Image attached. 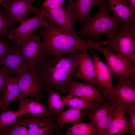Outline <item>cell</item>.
I'll use <instances>...</instances> for the list:
<instances>
[{
	"label": "cell",
	"instance_id": "obj_25",
	"mask_svg": "<svg viewBox=\"0 0 135 135\" xmlns=\"http://www.w3.org/2000/svg\"><path fill=\"white\" fill-rule=\"evenodd\" d=\"M63 135H98L95 124L91 122H82L70 127L66 126V131Z\"/></svg>",
	"mask_w": 135,
	"mask_h": 135
},
{
	"label": "cell",
	"instance_id": "obj_1",
	"mask_svg": "<svg viewBox=\"0 0 135 135\" xmlns=\"http://www.w3.org/2000/svg\"><path fill=\"white\" fill-rule=\"evenodd\" d=\"M46 19L47 24L42 26L38 32L42 40L41 45L44 56H52L60 58L70 53L87 51L88 49L100 52L103 41L82 40L76 33L67 32Z\"/></svg>",
	"mask_w": 135,
	"mask_h": 135
},
{
	"label": "cell",
	"instance_id": "obj_5",
	"mask_svg": "<svg viewBox=\"0 0 135 135\" xmlns=\"http://www.w3.org/2000/svg\"><path fill=\"white\" fill-rule=\"evenodd\" d=\"M103 46L128 60L134 66L135 62V24L124 26L111 37L103 41Z\"/></svg>",
	"mask_w": 135,
	"mask_h": 135
},
{
	"label": "cell",
	"instance_id": "obj_17",
	"mask_svg": "<svg viewBox=\"0 0 135 135\" xmlns=\"http://www.w3.org/2000/svg\"><path fill=\"white\" fill-rule=\"evenodd\" d=\"M103 0H75L66 8L72 14L74 21L78 22L82 26L90 16V10L95 6L100 7Z\"/></svg>",
	"mask_w": 135,
	"mask_h": 135
},
{
	"label": "cell",
	"instance_id": "obj_6",
	"mask_svg": "<svg viewBox=\"0 0 135 135\" xmlns=\"http://www.w3.org/2000/svg\"><path fill=\"white\" fill-rule=\"evenodd\" d=\"M41 40L38 32L33 33L21 41L16 42L14 46L24 58L28 70L31 69L44 57Z\"/></svg>",
	"mask_w": 135,
	"mask_h": 135
},
{
	"label": "cell",
	"instance_id": "obj_13",
	"mask_svg": "<svg viewBox=\"0 0 135 135\" xmlns=\"http://www.w3.org/2000/svg\"><path fill=\"white\" fill-rule=\"evenodd\" d=\"M66 96H76L84 100L93 101L96 100L100 104L103 100L99 89L88 84L72 80L68 86Z\"/></svg>",
	"mask_w": 135,
	"mask_h": 135
},
{
	"label": "cell",
	"instance_id": "obj_36",
	"mask_svg": "<svg viewBox=\"0 0 135 135\" xmlns=\"http://www.w3.org/2000/svg\"><path fill=\"white\" fill-rule=\"evenodd\" d=\"M2 104V100L0 98V108H1Z\"/></svg>",
	"mask_w": 135,
	"mask_h": 135
},
{
	"label": "cell",
	"instance_id": "obj_32",
	"mask_svg": "<svg viewBox=\"0 0 135 135\" xmlns=\"http://www.w3.org/2000/svg\"><path fill=\"white\" fill-rule=\"evenodd\" d=\"M68 0H44L42 6L45 9H52L59 8L63 2Z\"/></svg>",
	"mask_w": 135,
	"mask_h": 135
},
{
	"label": "cell",
	"instance_id": "obj_21",
	"mask_svg": "<svg viewBox=\"0 0 135 135\" xmlns=\"http://www.w3.org/2000/svg\"><path fill=\"white\" fill-rule=\"evenodd\" d=\"M1 99V112L6 110V108L11 102L18 97L19 93L18 80L16 76H10L7 80L4 86Z\"/></svg>",
	"mask_w": 135,
	"mask_h": 135
},
{
	"label": "cell",
	"instance_id": "obj_10",
	"mask_svg": "<svg viewBox=\"0 0 135 135\" xmlns=\"http://www.w3.org/2000/svg\"><path fill=\"white\" fill-rule=\"evenodd\" d=\"M37 0H8L1 4L8 14L14 25L20 23L30 14H36L42 8H35L33 2Z\"/></svg>",
	"mask_w": 135,
	"mask_h": 135
},
{
	"label": "cell",
	"instance_id": "obj_9",
	"mask_svg": "<svg viewBox=\"0 0 135 135\" xmlns=\"http://www.w3.org/2000/svg\"><path fill=\"white\" fill-rule=\"evenodd\" d=\"M104 56L106 66L112 78H130L135 82L134 66L126 58L114 53L105 47H102L100 52Z\"/></svg>",
	"mask_w": 135,
	"mask_h": 135
},
{
	"label": "cell",
	"instance_id": "obj_11",
	"mask_svg": "<svg viewBox=\"0 0 135 135\" xmlns=\"http://www.w3.org/2000/svg\"><path fill=\"white\" fill-rule=\"evenodd\" d=\"M45 10L42 8L40 11L33 17L26 18L20 23L16 28L14 29L8 35L7 39L15 40L19 42L33 33L35 30L46 25L48 21L45 19Z\"/></svg>",
	"mask_w": 135,
	"mask_h": 135
},
{
	"label": "cell",
	"instance_id": "obj_14",
	"mask_svg": "<svg viewBox=\"0 0 135 135\" xmlns=\"http://www.w3.org/2000/svg\"><path fill=\"white\" fill-rule=\"evenodd\" d=\"M45 10L46 18L65 31L76 33L74 26L75 22L72 14L63 5L57 8Z\"/></svg>",
	"mask_w": 135,
	"mask_h": 135
},
{
	"label": "cell",
	"instance_id": "obj_23",
	"mask_svg": "<svg viewBox=\"0 0 135 135\" xmlns=\"http://www.w3.org/2000/svg\"><path fill=\"white\" fill-rule=\"evenodd\" d=\"M48 92V109L52 116L57 117L64 111L65 106L64 96L60 94L58 92L54 90H49Z\"/></svg>",
	"mask_w": 135,
	"mask_h": 135
},
{
	"label": "cell",
	"instance_id": "obj_30",
	"mask_svg": "<svg viewBox=\"0 0 135 135\" xmlns=\"http://www.w3.org/2000/svg\"><path fill=\"white\" fill-rule=\"evenodd\" d=\"M129 115L128 121V133L131 135H135V104L126 112Z\"/></svg>",
	"mask_w": 135,
	"mask_h": 135
},
{
	"label": "cell",
	"instance_id": "obj_29",
	"mask_svg": "<svg viewBox=\"0 0 135 135\" xmlns=\"http://www.w3.org/2000/svg\"><path fill=\"white\" fill-rule=\"evenodd\" d=\"M14 49V47L12 46L6 39L0 37V62Z\"/></svg>",
	"mask_w": 135,
	"mask_h": 135
},
{
	"label": "cell",
	"instance_id": "obj_15",
	"mask_svg": "<svg viewBox=\"0 0 135 135\" xmlns=\"http://www.w3.org/2000/svg\"><path fill=\"white\" fill-rule=\"evenodd\" d=\"M107 8L112 17L126 26L135 22V10L125 0H108Z\"/></svg>",
	"mask_w": 135,
	"mask_h": 135
},
{
	"label": "cell",
	"instance_id": "obj_3",
	"mask_svg": "<svg viewBox=\"0 0 135 135\" xmlns=\"http://www.w3.org/2000/svg\"><path fill=\"white\" fill-rule=\"evenodd\" d=\"M56 117L50 114L22 115L12 124L5 126L0 135H62Z\"/></svg>",
	"mask_w": 135,
	"mask_h": 135
},
{
	"label": "cell",
	"instance_id": "obj_12",
	"mask_svg": "<svg viewBox=\"0 0 135 135\" xmlns=\"http://www.w3.org/2000/svg\"><path fill=\"white\" fill-rule=\"evenodd\" d=\"M76 70L74 78H78L86 82L91 86L98 88L100 91L104 90V87L98 82L93 61L86 51L78 54Z\"/></svg>",
	"mask_w": 135,
	"mask_h": 135
},
{
	"label": "cell",
	"instance_id": "obj_7",
	"mask_svg": "<svg viewBox=\"0 0 135 135\" xmlns=\"http://www.w3.org/2000/svg\"><path fill=\"white\" fill-rule=\"evenodd\" d=\"M116 84L114 86V91L110 96L104 94L112 104L116 106H123L126 112L135 104V85L130 78H118Z\"/></svg>",
	"mask_w": 135,
	"mask_h": 135
},
{
	"label": "cell",
	"instance_id": "obj_27",
	"mask_svg": "<svg viewBox=\"0 0 135 135\" xmlns=\"http://www.w3.org/2000/svg\"><path fill=\"white\" fill-rule=\"evenodd\" d=\"M26 114L22 108L16 110H9L0 113V131L3 128L13 123L18 118Z\"/></svg>",
	"mask_w": 135,
	"mask_h": 135
},
{
	"label": "cell",
	"instance_id": "obj_26",
	"mask_svg": "<svg viewBox=\"0 0 135 135\" xmlns=\"http://www.w3.org/2000/svg\"><path fill=\"white\" fill-rule=\"evenodd\" d=\"M64 102L65 106H69L80 110L85 109L89 110H94L98 107L100 103L98 101L87 100L76 96L68 97L64 96Z\"/></svg>",
	"mask_w": 135,
	"mask_h": 135
},
{
	"label": "cell",
	"instance_id": "obj_35",
	"mask_svg": "<svg viewBox=\"0 0 135 135\" xmlns=\"http://www.w3.org/2000/svg\"><path fill=\"white\" fill-rule=\"evenodd\" d=\"M68 5H70L71 4V3L72 1V0H68Z\"/></svg>",
	"mask_w": 135,
	"mask_h": 135
},
{
	"label": "cell",
	"instance_id": "obj_19",
	"mask_svg": "<svg viewBox=\"0 0 135 135\" xmlns=\"http://www.w3.org/2000/svg\"><path fill=\"white\" fill-rule=\"evenodd\" d=\"M102 96L103 99V102L96 109L92 110H81L84 116L88 118L90 122L94 124L114 114L116 108V106L111 104L103 94H102Z\"/></svg>",
	"mask_w": 135,
	"mask_h": 135
},
{
	"label": "cell",
	"instance_id": "obj_4",
	"mask_svg": "<svg viewBox=\"0 0 135 135\" xmlns=\"http://www.w3.org/2000/svg\"><path fill=\"white\" fill-rule=\"evenodd\" d=\"M107 6V1L103 0L97 14L92 16H89L81 28L76 30L80 38H91L100 42L102 36L106 34L107 38H110L124 26L121 22L110 16Z\"/></svg>",
	"mask_w": 135,
	"mask_h": 135
},
{
	"label": "cell",
	"instance_id": "obj_24",
	"mask_svg": "<svg viewBox=\"0 0 135 135\" xmlns=\"http://www.w3.org/2000/svg\"><path fill=\"white\" fill-rule=\"evenodd\" d=\"M19 102V108L24 109L26 114L35 115L51 114L48 109L37 98H24Z\"/></svg>",
	"mask_w": 135,
	"mask_h": 135
},
{
	"label": "cell",
	"instance_id": "obj_31",
	"mask_svg": "<svg viewBox=\"0 0 135 135\" xmlns=\"http://www.w3.org/2000/svg\"><path fill=\"white\" fill-rule=\"evenodd\" d=\"M11 74L5 68L0 67V98L2 99L5 84Z\"/></svg>",
	"mask_w": 135,
	"mask_h": 135
},
{
	"label": "cell",
	"instance_id": "obj_2",
	"mask_svg": "<svg viewBox=\"0 0 135 135\" xmlns=\"http://www.w3.org/2000/svg\"><path fill=\"white\" fill-rule=\"evenodd\" d=\"M78 52L61 58L44 56L31 69L40 81L44 92L51 89L67 94L66 88L76 71Z\"/></svg>",
	"mask_w": 135,
	"mask_h": 135
},
{
	"label": "cell",
	"instance_id": "obj_33",
	"mask_svg": "<svg viewBox=\"0 0 135 135\" xmlns=\"http://www.w3.org/2000/svg\"><path fill=\"white\" fill-rule=\"evenodd\" d=\"M130 6L135 10V0H125Z\"/></svg>",
	"mask_w": 135,
	"mask_h": 135
},
{
	"label": "cell",
	"instance_id": "obj_8",
	"mask_svg": "<svg viewBox=\"0 0 135 135\" xmlns=\"http://www.w3.org/2000/svg\"><path fill=\"white\" fill-rule=\"evenodd\" d=\"M16 76L18 79L19 93L14 100L19 102L21 99L28 97H33L43 101L45 99L41 82L32 70L22 74Z\"/></svg>",
	"mask_w": 135,
	"mask_h": 135
},
{
	"label": "cell",
	"instance_id": "obj_16",
	"mask_svg": "<svg viewBox=\"0 0 135 135\" xmlns=\"http://www.w3.org/2000/svg\"><path fill=\"white\" fill-rule=\"evenodd\" d=\"M95 76L98 82L104 88L103 94L110 96L114 92L112 78L106 65L91 50Z\"/></svg>",
	"mask_w": 135,
	"mask_h": 135
},
{
	"label": "cell",
	"instance_id": "obj_20",
	"mask_svg": "<svg viewBox=\"0 0 135 135\" xmlns=\"http://www.w3.org/2000/svg\"><path fill=\"white\" fill-rule=\"evenodd\" d=\"M124 106H117L107 135H121L128 133V125Z\"/></svg>",
	"mask_w": 135,
	"mask_h": 135
},
{
	"label": "cell",
	"instance_id": "obj_34",
	"mask_svg": "<svg viewBox=\"0 0 135 135\" xmlns=\"http://www.w3.org/2000/svg\"><path fill=\"white\" fill-rule=\"evenodd\" d=\"M8 0H0V5H1L4 2L7 1Z\"/></svg>",
	"mask_w": 135,
	"mask_h": 135
},
{
	"label": "cell",
	"instance_id": "obj_28",
	"mask_svg": "<svg viewBox=\"0 0 135 135\" xmlns=\"http://www.w3.org/2000/svg\"><path fill=\"white\" fill-rule=\"evenodd\" d=\"M14 25L5 10L0 7V37L7 40L8 35L14 29Z\"/></svg>",
	"mask_w": 135,
	"mask_h": 135
},
{
	"label": "cell",
	"instance_id": "obj_22",
	"mask_svg": "<svg viewBox=\"0 0 135 135\" xmlns=\"http://www.w3.org/2000/svg\"><path fill=\"white\" fill-rule=\"evenodd\" d=\"M84 117L81 110L70 107L56 117L57 123L62 128L69 124L75 125L82 122L84 120Z\"/></svg>",
	"mask_w": 135,
	"mask_h": 135
},
{
	"label": "cell",
	"instance_id": "obj_18",
	"mask_svg": "<svg viewBox=\"0 0 135 135\" xmlns=\"http://www.w3.org/2000/svg\"><path fill=\"white\" fill-rule=\"evenodd\" d=\"M0 65L6 69L12 76L24 74L28 70L24 58L14 48L12 52L0 62Z\"/></svg>",
	"mask_w": 135,
	"mask_h": 135
}]
</instances>
